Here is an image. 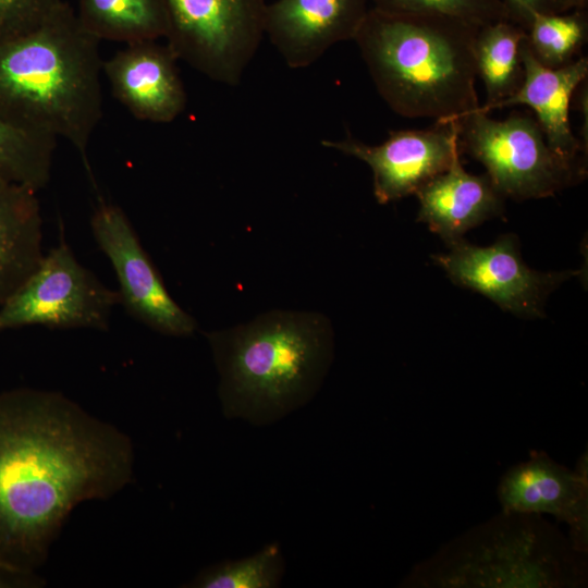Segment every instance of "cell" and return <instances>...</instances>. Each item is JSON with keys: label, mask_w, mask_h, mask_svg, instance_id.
<instances>
[{"label": "cell", "mask_w": 588, "mask_h": 588, "mask_svg": "<svg viewBox=\"0 0 588 588\" xmlns=\"http://www.w3.org/2000/svg\"><path fill=\"white\" fill-rule=\"evenodd\" d=\"M42 243L38 193L0 180V304L39 265Z\"/></svg>", "instance_id": "obj_17"}, {"label": "cell", "mask_w": 588, "mask_h": 588, "mask_svg": "<svg viewBox=\"0 0 588 588\" xmlns=\"http://www.w3.org/2000/svg\"><path fill=\"white\" fill-rule=\"evenodd\" d=\"M76 15L99 41L124 45L166 38L169 27L166 0H78Z\"/></svg>", "instance_id": "obj_19"}, {"label": "cell", "mask_w": 588, "mask_h": 588, "mask_svg": "<svg viewBox=\"0 0 588 588\" xmlns=\"http://www.w3.org/2000/svg\"><path fill=\"white\" fill-rule=\"evenodd\" d=\"M168 47L216 83L235 86L265 35V0H166Z\"/></svg>", "instance_id": "obj_7"}, {"label": "cell", "mask_w": 588, "mask_h": 588, "mask_svg": "<svg viewBox=\"0 0 588 588\" xmlns=\"http://www.w3.org/2000/svg\"><path fill=\"white\" fill-rule=\"evenodd\" d=\"M228 418L272 424L309 402L333 359V330L320 313L270 310L205 333Z\"/></svg>", "instance_id": "obj_3"}, {"label": "cell", "mask_w": 588, "mask_h": 588, "mask_svg": "<svg viewBox=\"0 0 588 588\" xmlns=\"http://www.w3.org/2000/svg\"><path fill=\"white\" fill-rule=\"evenodd\" d=\"M56 148L57 138L0 119V180L39 193L50 182Z\"/></svg>", "instance_id": "obj_20"}, {"label": "cell", "mask_w": 588, "mask_h": 588, "mask_svg": "<svg viewBox=\"0 0 588 588\" xmlns=\"http://www.w3.org/2000/svg\"><path fill=\"white\" fill-rule=\"evenodd\" d=\"M45 585L37 573H27L0 563V588H34Z\"/></svg>", "instance_id": "obj_26"}, {"label": "cell", "mask_w": 588, "mask_h": 588, "mask_svg": "<svg viewBox=\"0 0 588 588\" xmlns=\"http://www.w3.org/2000/svg\"><path fill=\"white\" fill-rule=\"evenodd\" d=\"M321 145L367 163L372 172L373 195L381 205L415 195L463 154L455 121L436 123L427 130L391 131L378 145L351 135L339 140L323 139Z\"/></svg>", "instance_id": "obj_11"}, {"label": "cell", "mask_w": 588, "mask_h": 588, "mask_svg": "<svg viewBox=\"0 0 588 588\" xmlns=\"http://www.w3.org/2000/svg\"><path fill=\"white\" fill-rule=\"evenodd\" d=\"M524 81L511 97L492 106L491 110L526 106L534 110L549 146L571 161H584L580 154L587 152L571 127L569 109L577 88L586 81L588 59L579 57L572 63L550 69L534 57L527 36L520 44Z\"/></svg>", "instance_id": "obj_15"}, {"label": "cell", "mask_w": 588, "mask_h": 588, "mask_svg": "<svg viewBox=\"0 0 588 588\" xmlns=\"http://www.w3.org/2000/svg\"><path fill=\"white\" fill-rule=\"evenodd\" d=\"M449 252L433 260L457 285L476 291L503 310L520 317H543L549 294L580 271L539 272L522 259L513 234L482 247L464 238L446 245Z\"/></svg>", "instance_id": "obj_10"}, {"label": "cell", "mask_w": 588, "mask_h": 588, "mask_svg": "<svg viewBox=\"0 0 588 588\" xmlns=\"http://www.w3.org/2000/svg\"><path fill=\"white\" fill-rule=\"evenodd\" d=\"M586 554L541 515L501 511L415 566L403 586L561 588L584 586Z\"/></svg>", "instance_id": "obj_5"}, {"label": "cell", "mask_w": 588, "mask_h": 588, "mask_svg": "<svg viewBox=\"0 0 588 588\" xmlns=\"http://www.w3.org/2000/svg\"><path fill=\"white\" fill-rule=\"evenodd\" d=\"M527 32L503 20L478 28L474 53L477 76L482 81L486 101L477 110L489 113L492 106L514 95L524 81L520 44Z\"/></svg>", "instance_id": "obj_18"}, {"label": "cell", "mask_w": 588, "mask_h": 588, "mask_svg": "<svg viewBox=\"0 0 588 588\" xmlns=\"http://www.w3.org/2000/svg\"><path fill=\"white\" fill-rule=\"evenodd\" d=\"M572 9H587L588 0H569Z\"/></svg>", "instance_id": "obj_27"}, {"label": "cell", "mask_w": 588, "mask_h": 588, "mask_svg": "<svg viewBox=\"0 0 588 588\" xmlns=\"http://www.w3.org/2000/svg\"><path fill=\"white\" fill-rule=\"evenodd\" d=\"M371 0H275L266 7L267 35L291 69L318 61L335 44L353 40Z\"/></svg>", "instance_id": "obj_13"}, {"label": "cell", "mask_w": 588, "mask_h": 588, "mask_svg": "<svg viewBox=\"0 0 588 588\" xmlns=\"http://www.w3.org/2000/svg\"><path fill=\"white\" fill-rule=\"evenodd\" d=\"M587 39V9L534 14L527 29V42L534 57L550 69L565 66L578 59Z\"/></svg>", "instance_id": "obj_21"}, {"label": "cell", "mask_w": 588, "mask_h": 588, "mask_svg": "<svg viewBox=\"0 0 588 588\" xmlns=\"http://www.w3.org/2000/svg\"><path fill=\"white\" fill-rule=\"evenodd\" d=\"M371 3L384 12L446 16L477 26L507 20L502 0H371Z\"/></svg>", "instance_id": "obj_23"}, {"label": "cell", "mask_w": 588, "mask_h": 588, "mask_svg": "<svg viewBox=\"0 0 588 588\" xmlns=\"http://www.w3.org/2000/svg\"><path fill=\"white\" fill-rule=\"evenodd\" d=\"M119 304L118 290L83 266L61 235L59 244L0 304V333L29 326L107 331Z\"/></svg>", "instance_id": "obj_8"}, {"label": "cell", "mask_w": 588, "mask_h": 588, "mask_svg": "<svg viewBox=\"0 0 588 588\" xmlns=\"http://www.w3.org/2000/svg\"><path fill=\"white\" fill-rule=\"evenodd\" d=\"M479 27L371 7L353 40L378 94L395 113L450 123L480 106L474 53Z\"/></svg>", "instance_id": "obj_4"}, {"label": "cell", "mask_w": 588, "mask_h": 588, "mask_svg": "<svg viewBox=\"0 0 588 588\" xmlns=\"http://www.w3.org/2000/svg\"><path fill=\"white\" fill-rule=\"evenodd\" d=\"M587 454L572 470L544 453L513 465L498 485L501 510L518 514H549L569 526L573 546L587 554Z\"/></svg>", "instance_id": "obj_12"}, {"label": "cell", "mask_w": 588, "mask_h": 588, "mask_svg": "<svg viewBox=\"0 0 588 588\" xmlns=\"http://www.w3.org/2000/svg\"><path fill=\"white\" fill-rule=\"evenodd\" d=\"M507 20L526 32L534 14L564 13L572 10L569 0H502Z\"/></svg>", "instance_id": "obj_25"}, {"label": "cell", "mask_w": 588, "mask_h": 588, "mask_svg": "<svg viewBox=\"0 0 588 588\" xmlns=\"http://www.w3.org/2000/svg\"><path fill=\"white\" fill-rule=\"evenodd\" d=\"M177 58L167 44H127L102 63L114 98L137 120L170 123L186 107Z\"/></svg>", "instance_id": "obj_14"}, {"label": "cell", "mask_w": 588, "mask_h": 588, "mask_svg": "<svg viewBox=\"0 0 588 588\" xmlns=\"http://www.w3.org/2000/svg\"><path fill=\"white\" fill-rule=\"evenodd\" d=\"M90 229L115 273L120 305L125 311L159 333L192 335L197 330L196 320L168 292L124 210L99 199Z\"/></svg>", "instance_id": "obj_9"}, {"label": "cell", "mask_w": 588, "mask_h": 588, "mask_svg": "<svg viewBox=\"0 0 588 588\" xmlns=\"http://www.w3.org/2000/svg\"><path fill=\"white\" fill-rule=\"evenodd\" d=\"M131 439L60 392H0V563L36 573L70 513L133 477Z\"/></svg>", "instance_id": "obj_1"}, {"label": "cell", "mask_w": 588, "mask_h": 588, "mask_svg": "<svg viewBox=\"0 0 588 588\" xmlns=\"http://www.w3.org/2000/svg\"><path fill=\"white\" fill-rule=\"evenodd\" d=\"M462 152L486 168L505 198L537 199L581 182L586 161H571L548 144L535 117L513 111L504 120L477 109L455 120Z\"/></svg>", "instance_id": "obj_6"}, {"label": "cell", "mask_w": 588, "mask_h": 588, "mask_svg": "<svg viewBox=\"0 0 588 588\" xmlns=\"http://www.w3.org/2000/svg\"><path fill=\"white\" fill-rule=\"evenodd\" d=\"M284 573L278 543L266 546L256 554L225 561L204 568L188 587L196 588H274Z\"/></svg>", "instance_id": "obj_22"}, {"label": "cell", "mask_w": 588, "mask_h": 588, "mask_svg": "<svg viewBox=\"0 0 588 588\" xmlns=\"http://www.w3.org/2000/svg\"><path fill=\"white\" fill-rule=\"evenodd\" d=\"M415 195L419 201L417 220L426 223L445 245L463 238L468 230L504 212V197L488 175L468 173L461 156Z\"/></svg>", "instance_id": "obj_16"}, {"label": "cell", "mask_w": 588, "mask_h": 588, "mask_svg": "<svg viewBox=\"0 0 588 588\" xmlns=\"http://www.w3.org/2000/svg\"><path fill=\"white\" fill-rule=\"evenodd\" d=\"M99 44L64 0L34 29L0 40V119L66 139L94 186L87 147L102 118Z\"/></svg>", "instance_id": "obj_2"}, {"label": "cell", "mask_w": 588, "mask_h": 588, "mask_svg": "<svg viewBox=\"0 0 588 588\" xmlns=\"http://www.w3.org/2000/svg\"><path fill=\"white\" fill-rule=\"evenodd\" d=\"M63 0H0V40L37 27Z\"/></svg>", "instance_id": "obj_24"}]
</instances>
